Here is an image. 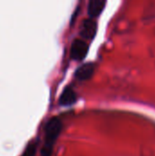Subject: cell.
Masks as SVG:
<instances>
[{
    "mask_svg": "<svg viewBox=\"0 0 155 156\" xmlns=\"http://www.w3.org/2000/svg\"><path fill=\"white\" fill-rule=\"evenodd\" d=\"M62 122L58 117L50 118L45 125V143L41 151L52 153L53 146L62 131Z\"/></svg>",
    "mask_w": 155,
    "mask_h": 156,
    "instance_id": "obj_1",
    "label": "cell"
},
{
    "mask_svg": "<svg viewBox=\"0 0 155 156\" xmlns=\"http://www.w3.org/2000/svg\"><path fill=\"white\" fill-rule=\"evenodd\" d=\"M89 51L88 44L80 38H76L70 47V58L76 61H81L85 58Z\"/></svg>",
    "mask_w": 155,
    "mask_h": 156,
    "instance_id": "obj_2",
    "label": "cell"
},
{
    "mask_svg": "<svg viewBox=\"0 0 155 156\" xmlns=\"http://www.w3.org/2000/svg\"><path fill=\"white\" fill-rule=\"evenodd\" d=\"M80 35L83 38L92 40L97 33V23L91 19H84L80 27Z\"/></svg>",
    "mask_w": 155,
    "mask_h": 156,
    "instance_id": "obj_3",
    "label": "cell"
},
{
    "mask_svg": "<svg viewBox=\"0 0 155 156\" xmlns=\"http://www.w3.org/2000/svg\"><path fill=\"white\" fill-rule=\"evenodd\" d=\"M95 71V65L92 62H87L79 66L75 71V78L79 80H90Z\"/></svg>",
    "mask_w": 155,
    "mask_h": 156,
    "instance_id": "obj_4",
    "label": "cell"
},
{
    "mask_svg": "<svg viewBox=\"0 0 155 156\" xmlns=\"http://www.w3.org/2000/svg\"><path fill=\"white\" fill-rule=\"evenodd\" d=\"M77 94L74 90L70 87H66L59 97L58 102L61 106H70L76 103Z\"/></svg>",
    "mask_w": 155,
    "mask_h": 156,
    "instance_id": "obj_5",
    "label": "cell"
},
{
    "mask_svg": "<svg viewBox=\"0 0 155 156\" xmlns=\"http://www.w3.org/2000/svg\"><path fill=\"white\" fill-rule=\"evenodd\" d=\"M106 5V1L103 0H90L88 5V14L90 18L98 17L103 11Z\"/></svg>",
    "mask_w": 155,
    "mask_h": 156,
    "instance_id": "obj_6",
    "label": "cell"
},
{
    "mask_svg": "<svg viewBox=\"0 0 155 156\" xmlns=\"http://www.w3.org/2000/svg\"><path fill=\"white\" fill-rule=\"evenodd\" d=\"M36 152H37V144L33 142L26 146V148L20 156H35Z\"/></svg>",
    "mask_w": 155,
    "mask_h": 156,
    "instance_id": "obj_7",
    "label": "cell"
}]
</instances>
